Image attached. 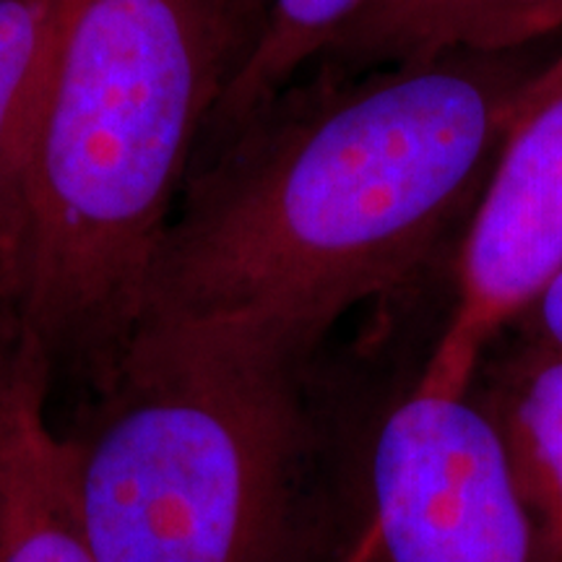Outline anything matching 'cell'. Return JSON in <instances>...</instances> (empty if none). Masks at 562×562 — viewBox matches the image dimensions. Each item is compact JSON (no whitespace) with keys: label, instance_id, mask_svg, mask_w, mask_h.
Listing matches in <instances>:
<instances>
[{"label":"cell","instance_id":"1","mask_svg":"<svg viewBox=\"0 0 562 562\" xmlns=\"http://www.w3.org/2000/svg\"><path fill=\"white\" fill-rule=\"evenodd\" d=\"M539 68L516 50L307 70L199 151L123 357L311 370L474 211Z\"/></svg>","mask_w":562,"mask_h":562},{"label":"cell","instance_id":"2","mask_svg":"<svg viewBox=\"0 0 562 562\" xmlns=\"http://www.w3.org/2000/svg\"><path fill=\"white\" fill-rule=\"evenodd\" d=\"M248 0H60L24 222L0 277L55 368L102 391L250 34Z\"/></svg>","mask_w":562,"mask_h":562},{"label":"cell","instance_id":"3","mask_svg":"<svg viewBox=\"0 0 562 562\" xmlns=\"http://www.w3.org/2000/svg\"><path fill=\"white\" fill-rule=\"evenodd\" d=\"M311 370L125 355L76 432L100 562H328L344 524Z\"/></svg>","mask_w":562,"mask_h":562},{"label":"cell","instance_id":"4","mask_svg":"<svg viewBox=\"0 0 562 562\" xmlns=\"http://www.w3.org/2000/svg\"><path fill=\"white\" fill-rule=\"evenodd\" d=\"M328 562H552L482 402L412 385L385 412Z\"/></svg>","mask_w":562,"mask_h":562},{"label":"cell","instance_id":"5","mask_svg":"<svg viewBox=\"0 0 562 562\" xmlns=\"http://www.w3.org/2000/svg\"><path fill=\"white\" fill-rule=\"evenodd\" d=\"M562 271V55L531 76L490 180L469 216L459 297L417 378L432 393H472L476 368L503 326L518 321Z\"/></svg>","mask_w":562,"mask_h":562},{"label":"cell","instance_id":"6","mask_svg":"<svg viewBox=\"0 0 562 562\" xmlns=\"http://www.w3.org/2000/svg\"><path fill=\"white\" fill-rule=\"evenodd\" d=\"M55 372L45 341L0 294V562H100L68 438L47 417Z\"/></svg>","mask_w":562,"mask_h":562},{"label":"cell","instance_id":"7","mask_svg":"<svg viewBox=\"0 0 562 562\" xmlns=\"http://www.w3.org/2000/svg\"><path fill=\"white\" fill-rule=\"evenodd\" d=\"M562 26V0H364L313 68L360 74L446 53H516Z\"/></svg>","mask_w":562,"mask_h":562},{"label":"cell","instance_id":"8","mask_svg":"<svg viewBox=\"0 0 562 562\" xmlns=\"http://www.w3.org/2000/svg\"><path fill=\"white\" fill-rule=\"evenodd\" d=\"M60 0H0V277L24 222Z\"/></svg>","mask_w":562,"mask_h":562},{"label":"cell","instance_id":"9","mask_svg":"<svg viewBox=\"0 0 562 562\" xmlns=\"http://www.w3.org/2000/svg\"><path fill=\"white\" fill-rule=\"evenodd\" d=\"M552 562H562V355L529 344L480 398Z\"/></svg>","mask_w":562,"mask_h":562},{"label":"cell","instance_id":"10","mask_svg":"<svg viewBox=\"0 0 562 562\" xmlns=\"http://www.w3.org/2000/svg\"><path fill=\"white\" fill-rule=\"evenodd\" d=\"M362 3L364 0H263L256 26L211 112L201 149L216 144L300 81Z\"/></svg>","mask_w":562,"mask_h":562},{"label":"cell","instance_id":"11","mask_svg":"<svg viewBox=\"0 0 562 562\" xmlns=\"http://www.w3.org/2000/svg\"><path fill=\"white\" fill-rule=\"evenodd\" d=\"M531 344L562 355V271L533 297L521 318Z\"/></svg>","mask_w":562,"mask_h":562},{"label":"cell","instance_id":"12","mask_svg":"<svg viewBox=\"0 0 562 562\" xmlns=\"http://www.w3.org/2000/svg\"><path fill=\"white\" fill-rule=\"evenodd\" d=\"M248 3H250V9H252V13H256V21H258V13H261L263 0H248Z\"/></svg>","mask_w":562,"mask_h":562}]
</instances>
